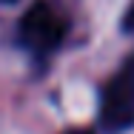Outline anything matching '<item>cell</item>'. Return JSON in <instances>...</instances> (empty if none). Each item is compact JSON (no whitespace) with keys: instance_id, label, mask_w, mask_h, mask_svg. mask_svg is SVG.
<instances>
[{"instance_id":"obj_1","label":"cell","mask_w":134,"mask_h":134,"mask_svg":"<svg viewBox=\"0 0 134 134\" xmlns=\"http://www.w3.org/2000/svg\"><path fill=\"white\" fill-rule=\"evenodd\" d=\"M100 120L111 134L126 131L134 126V54L117 69L103 91Z\"/></svg>"},{"instance_id":"obj_2","label":"cell","mask_w":134,"mask_h":134,"mask_svg":"<svg viewBox=\"0 0 134 134\" xmlns=\"http://www.w3.org/2000/svg\"><path fill=\"white\" fill-rule=\"evenodd\" d=\"M63 34H66V23L49 3L31 6L20 20V40L31 52H52L63 40Z\"/></svg>"},{"instance_id":"obj_3","label":"cell","mask_w":134,"mask_h":134,"mask_svg":"<svg viewBox=\"0 0 134 134\" xmlns=\"http://www.w3.org/2000/svg\"><path fill=\"white\" fill-rule=\"evenodd\" d=\"M126 29L134 31V6H131V12H129V17H126Z\"/></svg>"},{"instance_id":"obj_4","label":"cell","mask_w":134,"mask_h":134,"mask_svg":"<svg viewBox=\"0 0 134 134\" xmlns=\"http://www.w3.org/2000/svg\"><path fill=\"white\" fill-rule=\"evenodd\" d=\"M66 134H91L88 129H71V131H66Z\"/></svg>"},{"instance_id":"obj_5","label":"cell","mask_w":134,"mask_h":134,"mask_svg":"<svg viewBox=\"0 0 134 134\" xmlns=\"http://www.w3.org/2000/svg\"><path fill=\"white\" fill-rule=\"evenodd\" d=\"M3 3H12V0H3Z\"/></svg>"}]
</instances>
